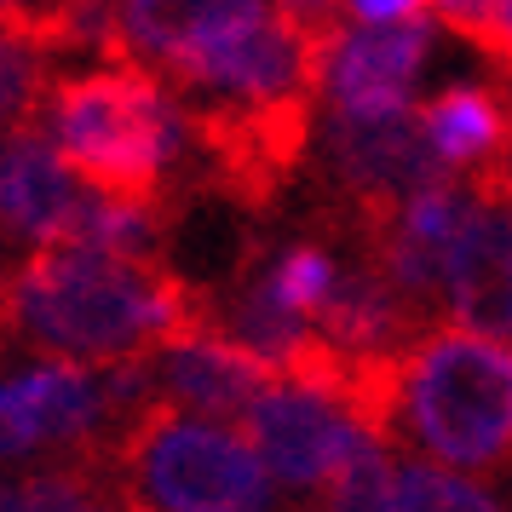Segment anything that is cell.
<instances>
[{
  "label": "cell",
  "mask_w": 512,
  "mask_h": 512,
  "mask_svg": "<svg viewBox=\"0 0 512 512\" xmlns=\"http://www.w3.org/2000/svg\"><path fill=\"white\" fill-rule=\"evenodd\" d=\"M47 0H0V29H12V24H24L29 12H41Z\"/></svg>",
  "instance_id": "cb8c5ba5"
},
{
  "label": "cell",
  "mask_w": 512,
  "mask_h": 512,
  "mask_svg": "<svg viewBox=\"0 0 512 512\" xmlns=\"http://www.w3.org/2000/svg\"><path fill=\"white\" fill-rule=\"evenodd\" d=\"M24 495H29V512H150L139 507L127 478L110 466V455L93 449V443L70 449L64 461H47L24 484Z\"/></svg>",
  "instance_id": "9a60e30c"
},
{
  "label": "cell",
  "mask_w": 512,
  "mask_h": 512,
  "mask_svg": "<svg viewBox=\"0 0 512 512\" xmlns=\"http://www.w3.org/2000/svg\"><path fill=\"white\" fill-rule=\"evenodd\" d=\"M219 323V300L162 259L35 248L0 288V346L75 369L150 363Z\"/></svg>",
  "instance_id": "6da1fadb"
},
{
  "label": "cell",
  "mask_w": 512,
  "mask_h": 512,
  "mask_svg": "<svg viewBox=\"0 0 512 512\" xmlns=\"http://www.w3.org/2000/svg\"><path fill=\"white\" fill-rule=\"evenodd\" d=\"M357 438L363 432L328 397L288 386V380L265 386V397L242 415V443L259 455L271 484H288V489H323Z\"/></svg>",
  "instance_id": "52a82bcc"
},
{
  "label": "cell",
  "mask_w": 512,
  "mask_h": 512,
  "mask_svg": "<svg viewBox=\"0 0 512 512\" xmlns=\"http://www.w3.org/2000/svg\"><path fill=\"white\" fill-rule=\"evenodd\" d=\"M0 512H29V495L18 484H6V478H0Z\"/></svg>",
  "instance_id": "d4e9b609"
},
{
  "label": "cell",
  "mask_w": 512,
  "mask_h": 512,
  "mask_svg": "<svg viewBox=\"0 0 512 512\" xmlns=\"http://www.w3.org/2000/svg\"><path fill=\"white\" fill-rule=\"evenodd\" d=\"M47 64H52L47 52L0 35V133L41 127V110H47V93H52Z\"/></svg>",
  "instance_id": "e0dca14e"
},
{
  "label": "cell",
  "mask_w": 512,
  "mask_h": 512,
  "mask_svg": "<svg viewBox=\"0 0 512 512\" xmlns=\"http://www.w3.org/2000/svg\"><path fill=\"white\" fill-rule=\"evenodd\" d=\"M265 12H271L265 0H127L116 70L167 75L236 35H248Z\"/></svg>",
  "instance_id": "30bf717a"
},
{
  "label": "cell",
  "mask_w": 512,
  "mask_h": 512,
  "mask_svg": "<svg viewBox=\"0 0 512 512\" xmlns=\"http://www.w3.org/2000/svg\"><path fill=\"white\" fill-rule=\"evenodd\" d=\"M0 288H6V282H0Z\"/></svg>",
  "instance_id": "484cf974"
},
{
  "label": "cell",
  "mask_w": 512,
  "mask_h": 512,
  "mask_svg": "<svg viewBox=\"0 0 512 512\" xmlns=\"http://www.w3.org/2000/svg\"><path fill=\"white\" fill-rule=\"evenodd\" d=\"M495 58V70L507 75L512 70V0H495V12H489V29H484V47Z\"/></svg>",
  "instance_id": "603a6c76"
},
{
  "label": "cell",
  "mask_w": 512,
  "mask_h": 512,
  "mask_svg": "<svg viewBox=\"0 0 512 512\" xmlns=\"http://www.w3.org/2000/svg\"><path fill=\"white\" fill-rule=\"evenodd\" d=\"M489 12H495V0H432V18L443 29H455L461 41H472V47H484Z\"/></svg>",
  "instance_id": "44dd1931"
},
{
  "label": "cell",
  "mask_w": 512,
  "mask_h": 512,
  "mask_svg": "<svg viewBox=\"0 0 512 512\" xmlns=\"http://www.w3.org/2000/svg\"><path fill=\"white\" fill-rule=\"evenodd\" d=\"M346 12L363 24H409V18H432V0H346Z\"/></svg>",
  "instance_id": "7402d4cb"
},
{
  "label": "cell",
  "mask_w": 512,
  "mask_h": 512,
  "mask_svg": "<svg viewBox=\"0 0 512 512\" xmlns=\"http://www.w3.org/2000/svg\"><path fill=\"white\" fill-rule=\"evenodd\" d=\"M420 121L449 179H478L512 162V104L495 87H449L420 104Z\"/></svg>",
  "instance_id": "5bb4252c"
},
{
  "label": "cell",
  "mask_w": 512,
  "mask_h": 512,
  "mask_svg": "<svg viewBox=\"0 0 512 512\" xmlns=\"http://www.w3.org/2000/svg\"><path fill=\"white\" fill-rule=\"evenodd\" d=\"M93 449L110 455L150 512H271V472L254 449L167 397H144Z\"/></svg>",
  "instance_id": "277c9868"
},
{
  "label": "cell",
  "mask_w": 512,
  "mask_h": 512,
  "mask_svg": "<svg viewBox=\"0 0 512 512\" xmlns=\"http://www.w3.org/2000/svg\"><path fill=\"white\" fill-rule=\"evenodd\" d=\"M449 179L438 162V150L426 139L420 104L397 110L380 121H351L334 116L323 133V219L334 231L357 236L363 248H374L380 236L397 225V213L415 202L426 185Z\"/></svg>",
  "instance_id": "5b68a950"
},
{
  "label": "cell",
  "mask_w": 512,
  "mask_h": 512,
  "mask_svg": "<svg viewBox=\"0 0 512 512\" xmlns=\"http://www.w3.org/2000/svg\"><path fill=\"white\" fill-rule=\"evenodd\" d=\"M397 501H403V512H507L495 507L478 484H466V478L426 461L397 466Z\"/></svg>",
  "instance_id": "d6986e66"
},
{
  "label": "cell",
  "mask_w": 512,
  "mask_h": 512,
  "mask_svg": "<svg viewBox=\"0 0 512 512\" xmlns=\"http://www.w3.org/2000/svg\"><path fill=\"white\" fill-rule=\"evenodd\" d=\"M328 512H403L397 501V466L392 449L374 438H357L340 472L328 478Z\"/></svg>",
  "instance_id": "2e32d148"
},
{
  "label": "cell",
  "mask_w": 512,
  "mask_h": 512,
  "mask_svg": "<svg viewBox=\"0 0 512 512\" xmlns=\"http://www.w3.org/2000/svg\"><path fill=\"white\" fill-rule=\"evenodd\" d=\"M271 12H277L288 29H300L305 41H317V47H334L346 29H340V18H346V0H271Z\"/></svg>",
  "instance_id": "ffe728a7"
},
{
  "label": "cell",
  "mask_w": 512,
  "mask_h": 512,
  "mask_svg": "<svg viewBox=\"0 0 512 512\" xmlns=\"http://www.w3.org/2000/svg\"><path fill=\"white\" fill-rule=\"evenodd\" d=\"M41 127L58 144L64 167L93 185V196L185 208L202 190V156L185 104L144 70L104 64L52 81Z\"/></svg>",
  "instance_id": "7a4b0ae2"
},
{
  "label": "cell",
  "mask_w": 512,
  "mask_h": 512,
  "mask_svg": "<svg viewBox=\"0 0 512 512\" xmlns=\"http://www.w3.org/2000/svg\"><path fill=\"white\" fill-rule=\"evenodd\" d=\"M271 282H277V294L288 311H300V317H317L323 300L334 294V282H340V265L328 248L317 242H294V248H282L271 259Z\"/></svg>",
  "instance_id": "ac0fdd59"
},
{
  "label": "cell",
  "mask_w": 512,
  "mask_h": 512,
  "mask_svg": "<svg viewBox=\"0 0 512 512\" xmlns=\"http://www.w3.org/2000/svg\"><path fill=\"white\" fill-rule=\"evenodd\" d=\"M150 380H156V397H167L173 409L202 420H242L265 397V386H277V374L242 340H231L225 323H213L185 346L150 357Z\"/></svg>",
  "instance_id": "8fae6325"
},
{
  "label": "cell",
  "mask_w": 512,
  "mask_h": 512,
  "mask_svg": "<svg viewBox=\"0 0 512 512\" xmlns=\"http://www.w3.org/2000/svg\"><path fill=\"white\" fill-rule=\"evenodd\" d=\"M466 185L478 190V208L449 248L443 305L466 334L512 340V162L489 167Z\"/></svg>",
  "instance_id": "8992f818"
},
{
  "label": "cell",
  "mask_w": 512,
  "mask_h": 512,
  "mask_svg": "<svg viewBox=\"0 0 512 512\" xmlns=\"http://www.w3.org/2000/svg\"><path fill=\"white\" fill-rule=\"evenodd\" d=\"M426 47H432V18L346 29L334 41V52H328V75H323V93L334 98V116L380 121V116L409 110Z\"/></svg>",
  "instance_id": "9c48e42d"
},
{
  "label": "cell",
  "mask_w": 512,
  "mask_h": 512,
  "mask_svg": "<svg viewBox=\"0 0 512 512\" xmlns=\"http://www.w3.org/2000/svg\"><path fill=\"white\" fill-rule=\"evenodd\" d=\"M311 323H317V334H323L328 346L351 351V357H392V351H409L415 340L432 334L426 305H415L409 294H397L374 265L340 271L334 294L323 300V311Z\"/></svg>",
  "instance_id": "4fadbf2b"
},
{
  "label": "cell",
  "mask_w": 512,
  "mask_h": 512,
  "mask_svg": "<svg viewBox=\"0 0 512 512\" xmlns=\"http://www.w3.org/2000/svg\"><path fill=\"white\" fill-rule=\"evenodd\" d=\"M110 432L104 374L52 363L0 380V461H18L35 449H81Z\"/></svg>",
  "instance_id": "ba28073f"
},
{
  "label": "cell",
  "mask_w": 512,
  "mask_h": 512,
  "mask_svg": "<svg viewBox=\"0 0 512 512\" xmlns=\"http://www.w3.org/2000/svg\"><path fill=\"white\" fill-rule=\"evenodd\" d=\"M397 443L495 478L512 466V340L432 328L403 357Z\"/></svg>",
  "instance_id": "3957f363"
},
{
  "label": "cell",
  "mask_w": 512,
  "mask_h": 512,
  "mask_svg": "<svg viewBox=\"0 0 512 512\" xmlns=\"http://www.w3.org/2000/svg\"><path fill=\"white\" fill-rule=\"evenodd\" d=\"M75 208L81 190L70 185V167L47 139V127L0 133V225L35 248H58Z\"/></svg>",
  "instance_id": "7c38bea8"
}]
</instances>
